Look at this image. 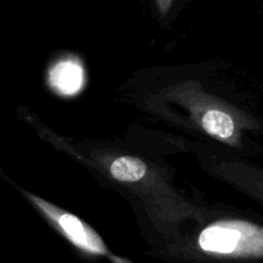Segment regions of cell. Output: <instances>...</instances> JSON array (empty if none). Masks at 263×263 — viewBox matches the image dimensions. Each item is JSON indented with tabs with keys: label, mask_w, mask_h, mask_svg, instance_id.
Wrapping results in <instances>:
<instances>
[{
	"label": "cell",
	"mask_w": 263,
	"mask_h": 263,
	"mask_svg": "<svg viewBox=\"0 0 263 263\" xmlns=\"http://www.w3.org/2000/svg\"><path fill=\"white\" fill-rule=\"evenodd\" d=\"M49 81L61 94H76L84 84V69L76 61L58 62L50 69Z\"/></svg>",
	"instance_id": "obj_3"
},
{
	"label": "cell",
	"mask_w": 263,
	"mask_h": 263,
	"mask_svg": "<svg viewBox=\"0 0 263 263\" xmlns=\"http://www.w3.org/2000/svg\"><path fill=\"white\" fill-rule=\"evenodd\" d=\"M251 180V190L257 198L263 203V172L253 171Z\"/></svg>",
	"instance_id": "obj_6"
},
{
	"label": "cell",
	"mask_w": 263,
	"mask_h": 263,
	"mask_svg": "<svg viewBox=\"0 0 263 263\" xmlns=\"http://www.w3.org/2000/svg\"><path fill=\"white\" fill-rule=\"evenodd\" d=\"M109 172L118 181L135 182L145 176L146 164L135 157H120L110 163Z\"/></svg>",
	"instance_id": "obj_5"
},
{
	"label": "cell",
	"mask_w": 263,
	"mask_h": 263,
	"mask_svg": "<svg viewBox=\"0 0 263 263\" xmlns=\"http://www.w3.org/2000/svg\"><path fill=\"white\" fill-rule=\"evenodd\" d=\"M202 126L210 135L229 140L236 134V123L229 113L220 109H210L202 117Z\"/></svg>",
	"instance_id": "obj_4"
},
{
	"label": "cell",
	"mask_w": 263,
	"mask_h": 263,
	"mask_svg": "<svg viewBox=\"0 0 263 263\" xmlns=\"http://www.w3.org/2000/svg\"><path fill=\"white\" fill-rule=\"evenodd\" d=\"M202 252L230 261H263V222L233 218L216 222L199 236Z\"/></svg>",
	"instance_id": "obj_1"
},
{
	"label": "cell",
	"mask_w": 263,
	"mask_h": 263,
	"mask_svg": "<svg viewBox=\"0 0 263 263\" xmlns=\"http://www.w3.org/2000/svg\"><path fill=\"white\" fill-rule=\"evenodd\" d=\"M157 2V5H158L159 10H161L162 14H166L167 10L170 9V7H171L172 2L174 0H156Z\"/></svg>",
	"instance_id": "obj_7"
},
{
	"label": "cell",
	"mask_w": 263,
	"mask_h": 263,
	"mask_svg": "<svg viewBox=\"0 0 263 263\" xmlns=\"http://www.w3.org/2000/svg\"><path fill=\"white\" fill-rule=\"evenodd\" d=\"M28 197L32 199V202L58 226V229H61L62 233L64 234L67 239H68L71 243H73L77 248L82 249V251L87 252V253L95 254V256H105L115 263H130L122 258H117V257L112 256V254L108 252L107 247L103 243V240L100 239V236L90 228L89 225H86L85 222H82L80 218H77L76 216L72 215V213L64 212V211L59 210V208L54 207L50 203L45 202V200L40 199L37 197H33V195H28Z\"/></svg>",
	"instance_id": "obj_2"
}]
</instances>
